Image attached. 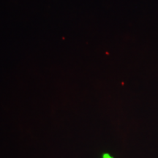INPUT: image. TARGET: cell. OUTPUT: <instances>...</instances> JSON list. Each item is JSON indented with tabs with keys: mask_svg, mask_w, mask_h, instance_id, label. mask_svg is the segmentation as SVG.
Segmentation results:
<instances>
[{
	"mask_svg": "<svg viewBox=\"0 0 158 158\" xmlns=\"http://www.w3.org/2000/svg\"><path fill=\"white\" fill-rule=\"evenodd\" d=\"M102 158H113L112 157H110L109 155H108V154H105V155L102 156Z\"/></svg>",
	"mask_w": 158,
	"mask_h": 158,
	"instance_id": "obj_1",
	"label": "cell"
}]
</instances>
